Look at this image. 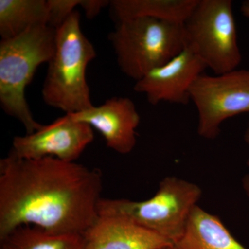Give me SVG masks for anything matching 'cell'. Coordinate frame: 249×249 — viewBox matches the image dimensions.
<instances>
[{"label":"cell","mask_w":249,"mask_h":249,"mask_svg":"<svg viewBox=\"0 0 249 249\" xmlns=\"http://www.w3.org/2000/svg\"><path fill=\"white\" fill-rule=\"evenodd\" d=\"M160 249H178L175 245L168 246V247H164Z\"/></svg>","instance_id":"44dd1931"},{"label":"cell","mask_w":249,"mask_h":249,"mask_svg":"<svg viewBox=\"0 0 249 249\" xmlns=\"http://www.w3.org/2000/svg\"><path fill=\"white\" fill-rule=\"evenodd\" d=\"M178 249H247L214 214L196 206L190 216Z\"/></svg>","instance_id":"7c38bea8"},{"label":"cell","mask_w":249,"mask_h":249,"mask_svg":"<svg viewBox=\"0 0 249 249\" xmlns=\"http://www.w3.org/2000/svg\"><path fill=\"white\" fill-rule=\"evenodd\" d=\"M96 55L94 47L81 30L76 10L56 29L55 48L42 89L46 104L66 114L92 107L86 70Z\"/></svg>","instance_id":"7a4b0ae2"},{"label":"cell","mask_w":249,"mask_h":249,"mask_svg":"<svg viewBox=\"0 0 249 249\" xmlns=\"http://www.w3.org/2000/svg\"><path fill=\"white\" fill-rule=\"evenodd\" d=\"M83 236L85 249H160L174 245L127 218L110 214H98Z\"/></svg>","instance_id":"8fae6325"},{"label":"cell","mask_w":249,"mask_h":249,"mask_svg":"<svg viewBox=\"0 0 249 249\" xmlns=\"http://www.w3.org/2000/svg\"><path fill=\"white\" fill-rule=\"evenodd\" d=\"M102 174L47 157L0 160V240L31 225L54 233L83 234L98 217Z\"/></svg>","instance_id":"6da1fadb"},{"label":"cell","mask_w":249,"mask_h":249,"mask_svg":"<svg viewBox=\"0 0 249 249\" xmlns=\"http://www.w3.org/2000/svg\"><path fill=\"white\" fill-rule=\"evenodd\" d=\"M110 1L107 0H83L82 9L84 10L88 19H93L98 16L103 8L109 5Z\"/></svg>","instance_id":"e0dca14e"},{"label":"cell","mask_w":249,"mask_h":249,"mask_svg":"<svg viewBox=\"0 0 249 249\" xmlns=\"http://www.w3.org/2000/svg\"><path fill=\"white\" fill-rule=\"evenodd\" d=\"M121 71L136 82L186 47L181 23L138 18L116 22L109 35Z\"/></svg>","instance_id":"5b68a950"},{"label":"cell","mask_w":249,"mask_h":249,"mask_svg":"<svg viewBox=\"0 0 249 249\" xmlns=\"http://www.w3.org/2000/svg\"><path fill=\"white\" fill-rule=\"evenodd\" d=\"M242 187L249 201V173L246 175L242 179Z\"/></svg>","instance_id":"d6986e66"},{"label":"cell","mask_w":249,"mask_h":249,"mask_svg":"<svg viewBox=\"0 0 249 249\" xmlns=\"http://www.w3.org/2000/svg\"><path fill=\"white\" fill-rule=\"evenodd\" d=\"M244 139H245V142L247 145H248L249 147V122L248 123V124H247V129L245 130V136H244ZM247 165L249 168V157L248 161H247Z\"/></svg>","instance_id":"ffe728a7"},{"label":"cell","mask_w":249,"mask_h":249,"mask_svg":"<svg viewBox=\"0 0 249 249\" xmlns=\"http://www.w3.org/2000/svg\"><path fill=\"white\" fill-rule=\"evenodd\" d=\"M240 11L245 17L249 18V0L242 1L240 6Z\"/></svg>","instance_id":"ac0fdd59"},{"label":"cell","mask_w":249,"mask_h":249,"mask_svg":"<svg viewBox=\"0 0 249 249\" xmlns=\"http://www.w3.org/2000/svg\"><path fill=\"white\" fill-rule=\"evenodd\" d=\"M201 195L200 187L196 183L168 176L160 181L155 194L146 200L102 198L98 213L127 218L175 245L182 237Z\"/></svg>","instance_id":"277c9868"},{"label":"cell","mask_w":249,"mask_h":249,"mask_svg":"<svg viewBox=\"0 0 249 249\" xmlns=\"http://www.w3.org/2000/svg\"><path fill=\"white\" fill-rule=\"evenodd\" d=\"M49 10V26L56 29L73 12L81 6L83 0H47Z\"/></svg>","instance_id":"2e32d148"},{"label":"cell","mask_w":249,"mask_h":249,"mask_svg":"<svg viewBox=\"0 0 249 249\" xmlns=\"http://www.w3.org/2000/svg\"><path fill=\"white\" fill-rule=\"evenodd\" d=\"M47 0H0L1 40L14 38L31 28L48 25Z\"/></svg>","instance_id":"5bb4252c"},{"label":"cell","mask_w":249,"mask_h":249,"mask_svg":"<svg viewBox=\"0 0 249 249\" xmlns=\"http://www.w3.org/2000/svg\"><path fill=\"white\" fill-rule=\"evenodd\" d=\"M93 138L91 126L66 114L34 133L15 137L11 151L28 160L51 157L75 162Z\"/></svg>","instance_id":"ba28073f"},{"label":"cell","mask_w":249,"mask_h":249,"mask_svg":"<svg viewBox=\"0 0 249 249\" xmlns=\"http://www.w3.org/2000/svg\"><path fill=\"white\" fill-rule=\"evenodd\" d=\"M187 47L219 75L242 62L231 0H197L183 23Z\"/></svg>","instance_id":"8992f818"},{"label":"cell","mask_w":249,"mask_h":249,"mask_svg":"<svg viewBox=\"0 0 249 249\" xmlns=\"http://www.w3.org/2000/svg\"><path fill=\"white\" fill-rule=\"evenodd\" d=\"M207 67L189 47L169 62L136 82L134 90L146 96L152 106L162 102L186 106L191 89Z\"/></svg>","instance_id":"9c48e42d"},{"label":"cell","mask_w":249,"mask_h":249,"mask_svg":"<svg viewBox=\"0 0 249 249\" xmlns=\"http://www.w3.org/2000/svg\"><path fill=\"white\" fill-rule=\"evenodd\" d=\"M67 115L97 129L107 146L117 153L127 155L137 145V129L141 119L130 98L115 96L98 107Z\"/></svg>","instance_id":"30bf717a"},{"label":"cell","mask_w":249,"mask_h":249,"mask_svg":"<svg viewBox=\"0 0 249 249\" xmlns=\"http://www.w3.org/2000/svg\"><path fill=\"white\" fill-rule=\"evenodd\" d=\"M1 249H85L83 234L54 233L24 225L0 240Z\"/></svg>","instance_id":"9a60e30c"},{"label":"cell","mask_w":249,"mask_h":249,"mask_svg":"<svg viewBox=\"0 0 249 249\" xmlns=\"http://www.w3.org/2000/svg\"><path fill=\"white\" fill-rule=\"evenodd\" d=\"M55 33L56 29L50 26H37L0 42V104L6 114L20 121L27 134L42 124L34 119L29 109L26 88L38 67L52 58Z\"/></svg>","instance_id":"3957f363"},{"label":"cell","mask_w":249,"mask_h":249,"mask_svg":"<svg viewBox=\"0 0 249 249\" xmlns=\"http://www.w3.org/2000/svg\"><path fill=\"white\" fill-rule=\"evenodd\" d=\"M191 101L198 113L199 137L215 139L224 121L249 113V70L213 76L204 72L192 86Z\"/></svg>","instance_id":"52a82bcc"},{"label":"cell","mask_w":249,"mask_h":249,"mask_svg":"<svg viewBox=\"0 0 249 249\" xmlns=\"http://www.w3.org/2000/svg\"><path fill=\"white\" fill-rule=\"evenodd\" d=\"M196 2L197 0H113L109 6L116 23L149 18L183 24Z\"/></svg>","instance_id":"4fadbf2b"}]
</instances>
